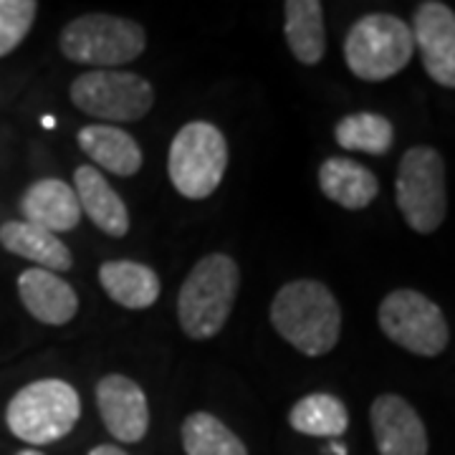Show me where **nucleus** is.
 <instances>
[{"instance_id":"nucleus-1","label":"nucleus","mask_w":455,"mask_h":455,"mask_svg":"<svg viewBox=\"0 0 455 455\" xmlns=\"http://www.w3.org/2000/svg\"><path fill=\"white\" fill-rule=\"evenodd\" d=\"M271 324L307 357L329 355L341 334V309L322 281L296 278L283 283L271 304Z\"/></svg>"},{"instance_id":"nucleus-2","label":"nucleus","mask_w":455,"mask_h":455,"mask_svg":"<svg viewBox=\"0 0 455 455\" xmlns=\"http://www.w3.org/2000/svg\"><path fill=\"white\" fill-rule=\"evenodd\" d=\"M238 286L241 271L228 253H208L197 260L180 286V329L196 341L220 334L235 304Z\"/></svg>"},{"instance_id":"nucleus-3","label":"nucleus","mask_w":455,"mask_h":455,"mask_svg":"<svg viewBox=\"0 0 455 455\" xmlns=\"http://www.w3.org/2000/svg\"><path fill=\"white\" fill-rule=\"evenodd\" d=\"M82 415V400L64 379H38L13 395L5 423L18 440L28 445H49L66 438Z\"/></svg>"},{"instance_id":"nucleus-4","label":"nucleus","mask_w":455,"mask_h":455,"mask_svg":"<svg viewBox=\"0 0 455 455\" xmlns=\"http://www.w3.org/2000/svg\"><path fill=\"white\" fill-rule=\"evenodd\" d=\"M415 41L403 18L370 13L359 18L344 38V61L362 82H387L412 59Z\"/></svg>"},{"instance_id":"nucleus-5","label":"nucleus","mask_w":455,"mask_h":455,"mask_svg":"<svg viewBox=\"0 0 455 455\" xmlns=\"http://www.w3.org/2000/svg\"><path fill=\"white\" fill-rule=\"evenodd\" d=\"M395 200L405 223L420 235L435 233L448 215L445 163L435 147H410L395 180Z\"/></svg>"},{"instance_id":"nucleus-6","label":"nucleus","mask_w":455,"mask_h":455,"mask_svg":"<svg viewBox=\"0 0 455 455\" xmlns=\"http://www.w3.org/2000/svg\"><path fill=\"white\" fill-rule=\"evenodd\" d=\"M68 61L84 66H124L140 59L147 49V33L130 18L109 13H86L74 18L59 38Z\"/></svg>"},{"instance_id":"nucleus-7","label":"nucleus","mask_w":455,"mask_h":455,"mask_svg":"<svg viewBox=\"0 0 455 455\" xmlns=\"http://www.w3.org/2000/svg\"><path fill=\"white\" fill-rule=\"evenodd\" d=\"M226 167L228 142L215 124L190 122L175 134L167 157V172L182 197H211L223 182Z\"/></svg>"},{"instance_id":"nucleus-8","label":"nucleus","mask_w":455,"mask_h":455,"mask_svg":"<svg viewBox=\"0 0 455 455\" xmlns=\"http://www.w3.org/2000/svg\"><path fill=\"white\" fill-rule=\"evenodd\" d=\"M377 322L387 339L418 357H438L451 341L443 309L415 289L387 293L379 304Z\"/></svg>"},{"instance_id":"nucleus-9","label":"nucleus","mask_w":455,"mask_h":455,"mask_svg":"<svg viewBox=\"0 0 455 455\" xmlns=\"http://www.w3.org/2000/svg\"><path fill=\"white\" fill-rule=\"evenodd\" d=\"M68 94L76 109L107 122H137L155 104L152 84L132 71H86Z\"/></svg>"},{"instance_id":"nucleus-10","label":"nucleus","mask_w":455,"mask_h":455,"mask_svg":"<svg viewBox=\"0 0 455 455\" xmlns=\"http://www.w3.org/2000/svg\"><path fill=\"white\" fill-rule=\"evenodd\" d=\"M412 41L425 74L445 89H455V11L440 0H425L412 16Z\"/></svg>"},{"instance_id":"nucleus-11","label":"nucleus","mask_w":455,"mask_h":455,"mask_svg":"<svg viewBox=\"0 0 455 455\" xmlns=\"http://www.w3.org/2000/svg\"><path fill=\"white\" fill-rule=\"evenodd\" d=\"M97 407L104 427L119 443H140L147 435V395L127 374H107L99 379Z\"/></svg>"},{"instance_id":"nucleus-12","label":"nucleus","mask_w":455,"mask_h":455,"mask_svg":"<svg viewBox=\"0 0 455 455\" xmlns=\"http://www.w3.org/2000/svg\"><path fill=\"white\" fill-rule=\"evenodd\" d=\"M374 445L379 455H427V430L418 410L400 395H379L370 407Z\"/></svg>"},{"instance_id":"nucleus-13","label":"nucleus","mask_w":455,"mask_h":455,"mask_svg":"<svg viewBox=\"0 0 455 455\" xmlns=\"http://www.w3.org/2000/svg\"><path fill=\"white\" fill-rule=\"evenodd\" d=\"M18 296L41 324L64 326L79 311V296L59 274L28 268L18 276Z\"/></svg>"},{"instance_id":"nucleus-14","label":"nucleus","mask_w":455,"mask_h":455,"mask_svg":"<svg viewBox=\"0 0 455 455\" xmlns=\"http://www.w3.org/2000/svg\"><path fill=\"white\" fill-rule=\"evenodd\" d=\"M20 212L26 223L44 228L53 235L74 230L82 220V205L74 188H68L64 180L56 178L33 182L20 197Z\"/></svg>"},{"instance_id":"nucleus-15","label":"nucleus","mask_w":455,"mask_h":455,"mask_svg":"<svg viewBox=\"0 0 455 455\" xmlns=\"http://www.w3.org/2000/svg\"><path fill=\"white\" fill-rule=\"evenodd\" d=\"M74 193L79 197L82 215L86 212V218L101 233H107L112 238H122V235L130 233L127 205H124V200L119 197V193L107 182V178L99 172L97 167L82 164L74 172Z\"/></svg>"},{"instance_id":"nucleus-16","label":"nucleus","mask_w":455,"mask_h":455,"mask_svg":"<svg viewBox=\"0 0 455 455\" xmlns=\"http://www.w3.org/2000/svg\"><path fill=\"white\" fill-rule=\"evenodd\" d=\"M99 283L124 309H149L163 291L160 276L137 260H107L99 266Z\"/></svg>"},{"instance_id":"nucleus-17","label":"nucleus","mask_w":455,"mask_h":455,"mask_svg":"<svg viewBox=\"0 0 455 455\" xmlns=\"http://www.w3.org/2000/svg\"><path fill=\"white\" fill-rule=\"evenodd\" d=\"M0 245L20 259L33 260L51 274H64L74 266V256L53 233L26 220H8L0 226Z\"/></svg>"},{"instance_id":"nucleus-18","label":"nucleus","mask_w":455,"mask_h":455,"mask_svg":"<svg viewBox=\"0 0 455 455\" xmlns=\"http://www.w3.org/2000/svg\"><path fill=\"white\" fill-rule=\"evenodd\" d=\"M319 188L331 203L347 211H362L379 196L374 172L349 157H329L319 167Z\"/></svg>"},{"instance_id":"nucleus-19","label":"nucleus","mask_w":455,"mask_h":455,"mask_svg":"<svg viewBox=\"0 0 455 455\" xmlns=\"http://www.w3.org/2000/svg\"><path fill=\"white\" fill-rule=\"evenodd\" d=\"M79 147L107 172L132 178L142 167V149L130 132L109 124H89L79 130Z\"/></svg>"},{"instance_id":"nucleus-20","label":"nucleus","mask_w":455,"mask_h":455,"mask_svg":"<svg viewBox=\"0 0 455 455\" xmlns=\"http://www.w3.org/2000/svg\"><path fill=\"white\" fill-rule=\"evenodd\" d=\"M286 16V44L296 56V61L307 66H316L324 59L326 31L324 8L319 0H289L283 5Z\"/></svg>"},{"instance_id":"nucleus-21","label":"nucleus","mask_w":455,"mask_h":455,"mask_svg":"<svg viewBox=\"0 0 455 455\" xmlns=\"http://www.w3.org/2000/svg\"><path fill=\"white\" fill-rule=\"evenodd\" d=\"M289 425L296 433L311 438H339L349 427V412L337 395L314 392L291 407Z\"/></svg>"},{"instance_id":"nucleus-22","label":"nucleus","mask_w":455,"mask_h":455,"mask_svg":"<svg viewBox=\"0 0 455 455\" xmlns=\"http://www.w3.org/2000/svg\"><path fill=\"white\" fill-rule=\"evenodd\" d=\"M334 140L341 149L382 157L395 145V127L387 116L374 112H355L341 116L334 127Z\"/></svg>"},{"instance_id":"nucleus-23","label":"nucleus","mask_w":455,"mask_h":455,"mask_svg":"<svg viewBox=\"0 0 455 455\" xmlns=\"http://www.w3.org/2000/svg\"><path fill=\"white\" fill-rule=\"evenodd\" d=\"M180 438L188 455H248L243 440L211 412L188 415Z\"/></svg>"},{"instance_id":"nucleus-24","label":"nucleus","mask_w":455,"mask_h":455,"mask_svg":"<svg viewBox=\"0 0 455 455\" xmlns=\"http://www.w3.org/2000/svg\"><path fill=\"white\" fill-rule=\"evenodd\" d=\"M38 13L33 0H0V59L13 53L31 31Z\"/></svg>"},{"instance_id":"nucleus-25","label":"nucleus","mask_w":455,"mask_h":455,"mask_svg":"<svg viewBox=\"0 0 455 455\" xmlns=\"http://www.w3.org/2000/svg\"><path fill=\"white\" fill-rule=\"evenodd\" d=\"M89 455H127L122 448H116V445H97L94 451Z\"/></svg>"},{"instance_id":"nucleus-26","label":"nucleus","mask_w":455,"mask_h":455,"mask_svg":"<svg viewBox=\"0 0 455 455\" xmlns=\"http://www.w3.org/2000/svg\"><path fill=\"white\" fill-rule=\"evenodd\" d=\"M41 124H44L46 130H53V127H56V119H53V116H44V119H41Z\"/></svg>"},{"instance_id":"nucleus-27","label":"nucleus","mask_w":455,"mask_h":455,"mask_svg":"<svg viewBox=\"0 0 455 455\" xmlns=\"http://www.w3.org/2000/svg\"><path fill=\"white\" fill-rule=\"evenodd\" d=\"M331 451H334V453H337V455L347 453V451H344V445H339V443H337V445H331Z\"/></svg>"},{"instance_id":"nucleus-28","label":"nucleus","mask_w":455,"mask_h":455,"mask_svg":"<svg viewBox=\"0 0 455 455\" xmlns=\"http://www.w3.org/2000/svg\"><path fill=\"white\" fill-rule=\"evenodd\" d=\"M16 455H44V453H41V451H20V453Z\"/></svg>"}]
</instances>
